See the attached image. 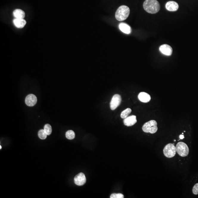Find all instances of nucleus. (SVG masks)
Wrapping results in <instances>:
<instances>
[{"instance_id": "nucleus-16", "label": "nucleus", "mask_w": 198, "mask_h": 198, "mask_svg": "<svg viewBox=\"0 0 198 198\" xmlns=\"http://www.w3.org/2000/svg\"><path fill=\"white\" fill-rule=\"evenodd\" d=\"M132 112V110L130 108H128L125 109V110H123L122 112H121V118L122 119H125L127 118L128 116Z\"/></svg>"}, {"instance_id": "nucleus-21", "label": "nucleus", "mask_w": 198, "mask_h": 198, "mask_svg": "<svg viewBox=\"0 0 198 198\" xmlns=\"http://www.w3.org/2000/svg\"><path fill=\"white\" fill-rule=\"evenodd\" d=\"M192 191L193 193L194 194H198V183L196 184L193 186Z\"/></svg>"}, {"instance_id": "nucleus-11", "label": "nucleus", "mask_w": 198, "mask_h": 198, "mask_svg": "<svg viewBox=\"0 0 198 198\" xmlns=\"http://www.w3.org/2000/svg\"><path fill=\"white\" fill-rule=\"evenodd\" d=\"M166 9L170 12H175L179 8L178 4L174 1H169L166 5Z\"/></svg>"}, {"instance_id": "nucleus-3", "label": "nucleus", "mask_w": 198, "mask_h": 198, "mask_svg": "<svg viewBox=\"0 0 198 198\" xmlns=\"http://www.w3.org/2000/svg\"><path fill=\"white\" fill-rule=\"evenodd\" d=\"M158 123L155 120H151L146 123L142 127V130L145 132L154 134L157 131Z\"/></svg>"}, {"instance_id": "nucleus-20", "label": "nucleus", "mask_w": 198, "mask_h": 198, "mask_svg": "<svg viewBox=\"0 0 198 198\" xmlns=\"http://www.w3.org/2000/svg\"><path fill=\"white\" fill-rule=\"evenodd\" d=\"M110 198H123L124 195L121 193H113L111 195Z\"/></svg>"}, {"instance_id": "nucleus-10", "label": "nucleus", "mask_w": 198, "mask_h": 198, "mask_svg": "<svg viewBox=\"0 0 198 198\" xmlns=\"http://www.w3.org/2000/svg\"><path fill=\"white\" fill-rule=\"evenodd\" d=\"M124 124L127 126L130 127L133 126L137 122L136 116L135 115L131 116L125 118L123 121Z\"/></svg>"}, {"instance_id": "nucleus-8", "label": "nucleus", "mask_w": 198, "mask_h": 198, "mask_svg": "<svg viewBox=\"0 0 198 198\" xmlns=\"http://www.w3.org/2000/svg\"><path fill=\"white\" fill-rule=\"evenodd\" d=\"M37 99L35 95L30 94L26 96L25 100V103L29 107H32L36 104Z\"/></svg>"}, {"instance_id": "nucleus-12", "label": "nucleus", "mask_w": 198, "mask_h": 198, "mask_svg": "<svg viewBox=\"0 0 198 198\" xmlns=\"http://www.w3.org/2000/svg\"><path fill=\"white\" fill-rule=\"evenodd\" d=\"M138 98L141 102L147 103L149 102L151 97L149 94L145 92H141L138 95Z\"/></svg>"}, {"instance_id": "nucleus-4", "label": "nucleus", "mask_w": 198, "mask_h": 198, "mask_svg": "<svg viewBox=\"0 0 198 198\" xmlns=\"http://www.w3.org/2000/svg\"><path fill=\"white\" fill-rule=\"evenodd\" d=\"M176 149L178 154L183 157L187 156L189 153V148L188 145L183 142H178L177 144Z\"/></svg>"}, {"instance_id": "nucleus-7", "label": "nucleus", "mask_w": 198, "mask_h": 198, "mask_svg": "<svg viewBox=\"0 0 198 198\" xmlns=\"http://www.w3.org/2000/svg\"><path fill=\"white\" fill-rule=\"evenodd\" d=\"M86 182V178L85 174L80 172L77 174L74 178V183L77 186H83Z\"/></svg>"}, {"instance_id": "nucleus-19", "label": "nucleus", "mask_w": 198, "mask_h": 198, "mask_svg": "<svg viewBox=\"0 0 198 198\" xmlns=\"http://www.w3.org/2000/svg\"><path fill=\"white\" fill-rule=\"evenodd\" d=\"M38 136L40 138L42 139H45L46 138L47 135L44 130L41 129L38 132Z\"/></svg>"}, {"instance_id": "nucleus-5", "label": "nucleus", "mask_w": 198, "mask_h": 198, "mask_svg": "<svg viewBox=\"0 0 198 198\" xmlns=\"http://www.w3.org/2000/svg\"><path fill=\"white\" fill-rule=\"evenodd\" d=\"M176 149L174 144H169L166 145L163 149L164 156L169 158L174 157L176 153Z\"/></svg>"}, {"instance_id": "nucleus-15", "label": "nucleus", "mask_w": 198, "mask_h": 198, "mask_svg": "<svg viewBox=\"0 0 198 198\" xmlns=\"http://www.w3.org/2000/svg\"><path fill=\"white\" fill-rule=\"evenodd\" d=\"M13 15L15 18L24 19L25 14L24 11L21 9H17L13 11Z\"/></svg>"}, {"instance_id": "nucleus-23", "label": "nucleus", "mask_w": 198, "mask_h": 198, "mask_svg": "<svg viewBox=\"0 0 198 198\" xmlns=\"http://www.w3.org/2000/svg\"><path fill=\"white\" fill-rule=\"evenodd\" d=\"M0 148H1V146H0Z\"/></svg>"}, {"instance_id": "nucleus-6", "label": "nucleus", "mask_w": 198, "mask_h": 198, "mask_svg": "<svg viewBox=\"0 0 198 198\" xmlns=\"http://www.w3.org/2000/svg\"><path fill=\"white\" fill-rule=\"evenodd\" d=\"M121 98L120 95H114L110 102V108L112 110H115L121 104Z\"/></svg>"}, {"instance_id": "nucleus-17", "label": "nucleus", "mask_w": 198, "mask_h": 198, "mask_svg": "<svg viewBox=\"0 0 198 198\" xmlns=\"http://www.w3.org/2000/svg\"><path fill=\"white\" fill-rule=\"evenodd\" d=\"M75 137V134L73 131L70 130L68 131L66 133V138L70 140L74 139Z\"/></svg>"}, {"instance_id": "nucleus-18", "label": "nucleus", "mask_w": 198, "mask_h": 198, "mask_svg": "<svg viewBox=\"0 0 198 198\" xmlns=\"http://www.w3.org/2000/svg\"><path fill=\"white\" fill-rule=\"evenodd\" d=\"M44 130L47 135H49L52 133V127L51 125L49 124H46L44 127Z\"/></svg>"}, {"instance_id": "nucleus-13", "label": "nucleus", "mask_w": 198, "mask_h": 198, "mask_svg": "<svg viewBox=\"0 0 198 198\" xmlns=\"http://www.w3.org/2000/svg\"><path fill=\"white\" fill-rule=\"evenodd\" d=\"M13 23L16 27L22 28L26 24V22L24 19L15 18L13 20Z\"/></svg>"}, {"instance_id": "nucleus-1", "label": "nucleus", "mask_w": 198, "mask_h": 198, "mask_svg": "<svg viewBox=\"0 0 198 198\" xmlns=\"http://www.w3.org/2000/svg\"><path fill=\"white\" fill-rule=\"evenodd\" d=\"M144 9L150 14H155L160 10V5L157 0H146L143 4Z\"/></svg>"}, {"instance_id": "nucleus-2", "label": "nucleus", "mask_w": 198, "mask_h": 198, "mask_svg": "<svg viewBox=\"0 0 198 198\" xmlns=\"http://www.w3.org/2000/svg\"><path fill=\"white\" fill-rule=\"evenodd\" d=\"M130 13L129 8L123 5L118 8L115 14V17L119 21H123L129 17Z\"/></svg>"}, {"instance_id": "nucleus-14", "label": "nucleus", "mask_w": 198, "mask_h": 198, "mask_svg": "<svg viewBox=\"0 0 198 198\" xmlns=\"http://www.w3.org/2000/svg\"><path fill=\"white\" fill-rule=\"evenodd\" d=\"M119 28L120 31L125 34H129L131 32L130 27L126 23H121L119 25Z\"/></svg>"}, {"instance_id": "nucleus-9", "label": "nucleus", "mask_w": 198, "mask_h": 198, "mask_svg": "<svg viewBox=\"0 0 198 198\" xmlns=\"http://www.w3.org/2000/svg\"><path fill=\"white\" fill-rule=\"evenodd\" d=\"M159 50L163 54L167 56H170L172 54V47L166 44L161 46L159 47Z\"/></svg>"}, {"instance_id": "nucleus-22", "label": "nucleus", "mask_w": 198, "mask_h": 198, "mask_svg": "<svg viewBox=\"0 0 198 198\" xmlns=\"http://www.w3.org/2000/svg\"><path fill=\"white\" fill-rule=\"evenodd\" d=\"M180 139H183L184 138V135H180Z\"/></svg>"}]
</instances>
